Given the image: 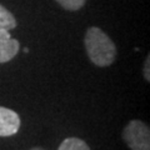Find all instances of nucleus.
Here are the masks:
<instances>
[{"label":"nucleus","mask_w":150,"mask_h":150,"mask_svg":"<svg viewBox=\"0 0 150 150\" xmlns=\"http://www.w3.org/2000/svg\"><path fill=\"white\" fill-rule=\"evenodd\" d=\"M84 44L89 59L96 67H109L114 63L116 58V46L100 28H89Z\"/></svg>","instance_id":"obj_1"},{"label":"nucleus","mask_w":150,"mask_h":150,"mask_svg":"<svg viewBox=\"0 0 150 150\" xmlns=\"http://www.w3.org/2000/svg\"><path fill=\"white\" fill-rule=\"evenodd\" d=\"M123 139L131 150H150V129L142 120H131L123 130Z\"/></svg>","instance_id":"obj_2"},{"label":"nucleus","mask_w":150,"mask_h":150,"mask_svg":"<svg viewBox=\"0 0 150 150\" xmlns=\"http://www.w3.org/2000/svg\"><path fill=\"white\" fill-rule=\"evenodd\" d=\"M20 118L14 110L0 106V137L15 135L20 128Z\"/></svg>","instance_id":"obj_3"},{"label":"nucleus","mask_w":150,"mask_h":150,"mask_svg":"<svg viewBox=\"0 0 150 150\" xmlns=\"http://www.w3.org/2000/svg\"><path fill=\"white\" fill-rule=\"evenodd\" d=\"M20 49L16 39H13L9 30L0 29V64L8 63L14 59Z\"/></svg>","instance_id":"obj_4"},{"label":"nucleus","mask_w":150,"mask_h":150,"mask_svg":"<svg viewBox=\"0 0 150 150\" xmlns=\"http://www.w3.org/2000/svg\"><path fill=\"white\" fill-rule=\"evenodd\" d=\"M16 28V19L5 6L0 4V29L3 30H13Z\"/></svg>","instance_id":"obj_5"},{"label":"nucleus","mask_w":150,"mask_h":150,"mask_svg":"<svg viewBox=\"0 0 150 150\" xmlns=\"http://www.w3.org/2000/svg\"><path fill=\"white\" fill-rule=\"evenodd\" d=\"M58 150H90V148L84 140L71 137L63 140V143L60 144Z\"/></svg>","instance_id":"obj_6"},{"label":"nucleus","mask_w":150,"mask_h":150,"mask_svg":"<svg viewBox=\"0 0 150 150\" xmlns=\"http://www.w3.org/2000/svg\"><path fill=\"white\" fill-rule=\"evenodd\" d=\"M64 9L70 11H76L81 9L85 4V0H56Z\"/></svg>","instance_id":"obj_7"},{"label":"nucleus","mask_w":150,"mask_h":150,"mask_svg":"<svg viewBox=\"0 0 150 150\" xmlns=\"http://www.w3.org/2000/svg\"><path fill=\"white\" fill-rule=\"evenodd\" d=\"M149 67H150V56H148V58H146V62H145V65H144V78L146 79V81H150Z\"/></svg>","instance_id":"obj_8"},{"label":"nucleus","mask_w":150,"mask_h":150,"mask_svg":"<svg viewBox=\"0 0 150 150\" xmlns=\"http://www.w3.org/2000/svg\"><path fill=\"white\" fill-rule=\"evenodd\" d=\"M30 150H44V149H41V148H33V149H30Z\"/></svg>","instance_id":"obj_9"}]
</instances>
